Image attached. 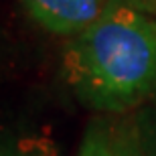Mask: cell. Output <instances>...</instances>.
<instances>
[{
    "instance_id": "6da1fadb",
    "label": "cell",
    "mask_w": 156,
    "mask_h": 156,
    "mask_svg": "<svg viewBox=\"0 0 156 156\" xmlns=\"http://www.w3.org/2000/svg\"><path fill=\"white\" fill-rule=\"evenodd\" d=\"M65 83L93 110L124 112L156 91V20L128 2L73 37L61 61Z\"/></svg>"
},
{
    "instance_id": "5b68a950",
    "label": "cell",
    "mask_w": 156,
    "mask_h": 156,
    "mask_svg": "<svg viewBox=\"0 0 156 156\" xmlns=\"http://www.w3.org/2000/svg\"><path fill=\"white\" fill-rule=\"evenodd\" d=\"M0 156H45V154L30 150L18 142H2L0 140Z\"/></svg>"
},
{
    "instance_id": "7a4b0ae2",
    "label": "cell",
    "mask_w": 156,
    "mask_h": 156,
    "mask_svg": "<svg viewBox=\"0 0 156 156\" xmlns=\"http://www.w3.org/2000/svg\"><path fill=\"white\" fill-rule=\"evenodd\" d=\"M30 18L55 35L77 37L104 14L108 0H20Z\"/></svg>"
},
{
    "instance_id": "277c9868",
    "label": "cell",
    "mask_w": 156,
    "mask_h": 156,
    "mask_svg": "<svg viewBox=\"0 0 156 156\" xmlns=\"http://www.w3.org/2000/svg\"><path fill=\"white\" fill-rule=\"evenodd\" d=\"M138 136L144 156H156V112H152L146 120H142V128H140Z\"/></svg>"
},
{
    "instance_id": "3957f363",
    "label": "cell",
    "mask_w": 156,
    "mask_h": 156,
    "mask_svg": "<svg viewBox=\"0 0 156 156\" xmlns=\"http://www.w3.org/2000/svg\"><path fill=\"white\" fill-rule=\"evenodd\" d=\"M77 156H144L138 132L93 122L87 128Z\"/></svg>"
},
{
    "instance_id": "8992f818",
    "label": "cell",
    "mask_w": 156,
    "mask_h": 156,
    "mask_svg": "<svg viewBox=\"0 0 156 156\" xmlns=\"http://www.w3.org/2000/svg\"><path fill=\"white\" fill-rule=\"evenodd\" d=\"M126 2L144 14H156V0H126Z\"/></svg>"
}]
</instances>
